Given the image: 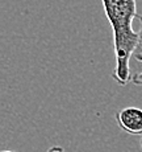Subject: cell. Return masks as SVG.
I'll use <instances>...</instances> for the list:
<instances>
[{
  "label": "cell",
  "mask_w": 142,
  "mask_h": 152,
  "mask_svg": "<svg viewBox=\"0 0 142 152\" xmlns=\"http://www.w3.org/2000/svg\"><path fill=\"white\" fill-rule=\"evenodd\" d=\"M140 144H141V150H142V138H141V142H140Z\"/></svg>",
  "instance_id": "obj_8"
},
{
  "label": "cell",
  "mask_w": 142,
  "mask_h": 152,
  "mask_svg": "<svg viewBox=\"0 0 142 152\" xmlns=\"http://www.w3.org/2000/svg\"><path fill=\"white\" fill-rule=\"evenodd\" d=\"M0 152H16V151H12V150H0Z\"/></svg>",
  "instance_id": "obj_7"
},
{
  "label": "cell",
  "mask_w": 142,
  "mask_h": 152,
  "mask_svg": "<svg viewBox=\"0 0 142 152\" xmlns=\"http://www.w3.org/2000/svg\"><path fill=\"white\" fill-rule=\"evenodd\" d=\"M118 127L129 135L142 136V109L128 106L116 113Z\"/></svg>",
  "instance_id": "obj_2"
},
{
  "label": "cell",
  "mask_w": 142,
  "mask_h": 152,
  "mask_svg": "<svg viewBox=\"0 0 142 152\" xmlns=\"http://www.w3.org/2000/svg\"><path fill=\"white\" fill-rule=\"evenodd\" d=\"M103 10L113 31V46L116 66L112 78L120 86H126L132 81L130 58L138 45V32L133 29L137 13L136 0H101Z\"/></svg>",
  "instance_id": "obj_1"
},
{
  "label": "cell",
  "mask_w": 142,
  "mask_h": 152,
  "mask_svg": "<svg viewBox=\"0 0 142 152\" xmlns=\"http://www.w3.org/2000/svg\"><path fill=\"white\" fill-rule=\"evenodd\" d=\"M130 82H133L137 86H142V72H138L134 75H132V81Z\"/></svg>",
  "instance_id": "obj_4"
},
{
  "label": "cell",
  "mask_w": 142,
  "mask_h": 152,
  "mask_svg": "<svg viewBox=\"0 0 142 152\" xmlns=\"http://www.w3.org/2000/svg\"><path fill=\"white\" fill-rule=\"evenodd\" d=\"M46 152H66L65 148L61 147V145H53V147H50Z\"/></svg>",
  "instance_id": "obj_5"
},
{
  "label": "cell",
  "mask_w": 142,
  "mask_h": 152,
  "mask_svg": "<svg viewBox=\"0 0 142 152\" xmlns=\"http://www.w3.org/2000/svg\"><path fill=\"white\" fill-rule=\"evenodd\" d=\"M134 53H142V17H141V29H140V32H138V45H137V48H136Z\"/></svg>",
  "instance_id": "obj_3"
},
{
  "label": "cell",
  "mask_w": 142,
  "mask_h": 152,
  "mask_svg": "<svg viewBox=\"0 0 142 152\" xmlns=\"http://www.w3.org/2000/svg\"><path fill=\"white\" fill-rule=\"evenodd\" d=\"M133 57H134L138 62H142V53H134L133 54Z\"/></svg>",
  "instance_id": "obj_6"
}]
</instances>
